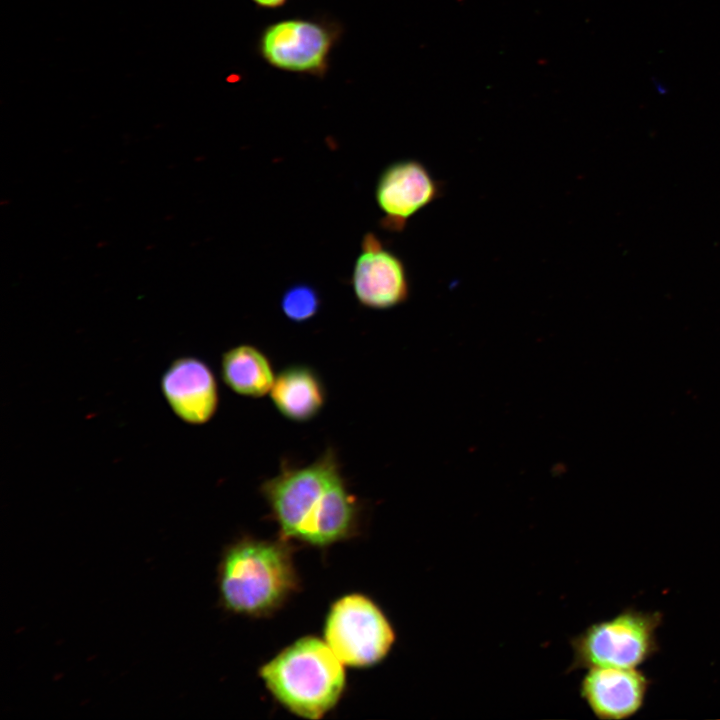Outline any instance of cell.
Returning <instances> with one entry per match:
<instances>
[{
	"mask_svg": "<svg viewBox=\"0 0 720 720\" xmlns=\"http://www.w3.org/2000/svg\"><path fill=\"white\" fill-rule=\"evenodd\" d=\"M295 585L290 551L280 542L246 539L224 553L219 589L224 606L233 612L249 615L271 612Z\"/></svg>",
	"mask_w": 720,
	"mask_h": 720,
	"instance_id": "6da1fadb",
	"label": "cell"
},
{
	"mask_svg": "<svg viewBox=\"0 0 720 720\" xmlns=\"http://www.w3.org/2000/svg\"><path fill=\"white\" fill-rule=\"evenodd\" d=\"M342 662L327 643L303 638L261 669L272 694L290 711L319 719L338 701L345 684Z\"/></svg>",
	"mask_w": 720,
	"mask_h": 720,
	"instance_id": "7a4b0ae2",
	"label": "cell"
},
{
	"mask_svg": "<svg viewBox=\"0 0 720 720\" xmlns=\"http://www.w3.org/2000/svg\"><path fill=\"white\" fill-rule=\"evenodd\" d=\"M659 611L626 608L610 619L591 624L571 641L572 669L593 667L638 668L659 649Z\"/></svg>",
	"mask_w": 720,
	"mask_h": 720,
	"instance_id": "3957f363",
	"label": "cell"
},
{
	"mask_svg": "<svg viewBox=\"0 0 720 720\" xmlns=\"http://www.w3.org/2000/svg\"><path fill=\"white\" fill-rule=\"evenodd\" d=\"M342 470L334 449L327 448L304 466L282 463L275 476L265 480L261 493L286 538H296L303 524L323 505Z\"/></svg>",
	"mask_w": 720,
	"mask_h": 720,
	"instance_id": "277c9868",
	"label": "cell"
},
{
	"mask_svg": "<svg viewBox=\"0 0 720 720\" xmlns=\"http://www.w3.org/2000/svg\"><path fill=\"white\" fill-rule=\"evenodd\" d=\"M325 637L342 663L358 667L380 661L395 639L382 612L361 595H349L334 604L327 619Z\"/></svg>",
	"mask_w": 720,
	"mask_h": 720,
	"instance_id": "5b68a950",
	"label": "cell"
},
{
	"mask_svg": "<svg viewBox=\"0 0 720 720\" xmlns=\"http://www.w3.org/2000/svg\"><path fill=\"white\" fill-rule=\"evenodd\" d=\"M443 187L416 159L390 163L375 186L376 204L382 213L379 227L389 233L402 232L415 214L442 196Z\"/></svg>",
	"mask_w": 720,
	"mask_h": 720,
	"instance_id": "8992f818",
	"label": "cell"
},
{
	"mask_svg": "<svg viewBox=\"0 0 720 720\" xmlns=\"http://www.w3.org/2000/svg\"><path fill=\"white\" fill-rule=\"evenodd\" d=\"M335 32L327 25L287 19L268 26L260 38L267 63L283 71L320 75L327 68Z\"/></svg>",
	"mask_w": 720,
	"mask_h": 720,
	"instance_id": "52a82bcc",
	"label": "cell"
},
{
	"mask_svg": "<svg viewBox=\"0 0 720 720\" xmlns=\"http://www.w3.org/2000/svg\"><path fill=\"white\" fill-rule=\"evenodd\" d=\"M352 271L351 286L358 303L386 310L407 301L410 282L402 259L373 232L363 235Z\"/></svg>",
	"mask_w": 720,
	"mask_h": 720,
	"instance_id": "ba28073f",
	"label": "cell"
},
{
	"mask_svg": "<svg viewBox=\"0 0 720 720\" xmlns=\"http://www.w3.org/2000/svg\"><path fill=\"white\" fill-rule=\"evenodd\" d=\"M160 386L170 409L187 424H205L218 409L219 391L214 373L197 357L174 359L162 374Z\"/></svg>",
	"mask_w": 720,
	"mask_h": 720,
	"instance_id": "9c48e42d",
	"label": "cell"
},
{
	"mask_svg": "<svg viewBox=\"0 0 720 720\" xmlns=\"http://www.w3.org/2000/svg\"><path fill=\"white\" fill-rule=\"evenodd\" d=\"M651 680L638 668L593 667L583 677L580 693L602 720H623L644 706Z\"/></svg>",
	"mask_w": 720,
	"mask_h": 720,
	"instance_id": "30bf717a",
	"label": "cell"
},
{
	"mask_svg": "<svg viewBox=\"0 0 720 720\" xmlns=\"http://www.w3.org/2000/svg\"><path fill=\"white\" fill-rule=\"evenodd\" d=\"M270 396L283 417L303 423L321 412L326 402V389L313 368L294 364L276 375Z\"/></svg>",
	"mask_w": 720,
	"mask_h": 720,
	"instance_id": "8fae6325",
	"label": "cell"
},
{
	"mask_svg": "<svg viewBox=\"0 0 720 720\" xmlns=\"http://www.w3.org/2000/svg\"><path fill=\"white\" fill-rule=\"evenodd\" d=\"M220 372L233 392L251 398L270 393L276 377L266 354L250 344H239L225 351Z\"/></svg>",
	"mask_w": 720,
	"mask_h": 720,
	"instance_id": "7c38bea8",
	"label": "cell"
},
{
	"mask_svg": "<svg viewBox=\"0 0 720 720\" xmlns=\"http://www.w3.org/2000/svg\"><path fill=\"white\" fill-rule=\"evenodd\" d=\"M321 306L318 290L306 282H297L283 292L280 308L285 317L295 323L311 320Z\"/></svg>",
	"mask_w": 720,
	"mask_h": 720,
	"instance_id": "4fadbf2b",
	"label": "cell"
},
{
	"mask_svg": "<svg viewBox=\"0 0 720 720\" xmlns=\"http://www.w3.org/2000/svg\"><path fill=\"white\" fill-rule=\"evenodd\" d=\"M255 4L264 8H277L282 6L286 0H252Z\"/></svg>",
	"mask_w": 720,
	"mask_h": 720,
	"instance_id": "5bb4252c",
	"label": "cell"
}]
</instances>
